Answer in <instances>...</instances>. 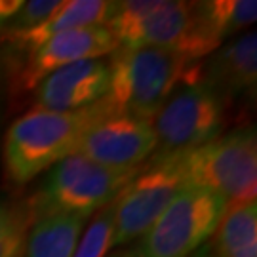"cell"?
<instances>
[{
    "mask_svg": "<svg viewBox=\"0 0 257 257\" xmlns=\"http://www.w3.org/2000/svg\"><path fill=\"white\" fill-rule=\"evenodd\" d=\"M158 147L153 122L130 114L109 112L86 130L74 155H82L107 168L130 170Z\"/></svg>",
    "mask_w": 257,
    "mask_h": 257,
    "instance_id": "cell-8",
    "label": "cell"
},
{
    "mask_svg": "<svg viewBox=\"0 0 257 257\" xmlns=\"http://www.w3.org/2000/svg\"><path fill=\"white\" fill-rule=\"evenodd\" d=\"M185 155L187 151L158 153L155 160L124 187L112 202V246L141 238L155 225L175 194L189 181Z\"/></svg>",
    "mask_w": 257,
    "mask_h": 257,
    "instance_id": "cell-6",
    "label": "cell"
},
{
    "mask_svg": "<svg viewBox=\"0 0 257 257\" xmlns=\"http://www.w3.org/2000/svg\"><path fill=\"white\" fill-rule=\"evenodd\" d=\"M112 236H114V215H112V204L105 206L99 213L93 217L88 229L80 236L73 257H105V253L112 248Z\"/></svg>",
    "mask_w": 257,
    "mask_h": 257,
    "instance_id": "cell-16",
    "label": "cell"
},
{
    "mask_svg": "<svg viewBox=\"0 0 257 257\" xmlns=\"http://www.w3.org/2000/svg\"><path fill=\"white\" fill-rule=\"evenodd\" d=\"M110 110L103 99L78 110L35 107L19 116L6 138V166L14 181L29 183L63 158L74 155L86 130Z\"/></svg>",
    "mask_w": 257,
    "mask_h": 257,
    "instance_id": "cell-1",
    "label": "cell"
},
{
    "mask_svg": "<svg viewBox=\"0 0 257 257\" xmlns=\"http://www.w3.org/2000/svg\"><path fill=\"white\" fill-rule=\"evenodd\" d=\"M109 65V90L103 101L110 112L153 122L193 63L162 48H120Z\"/></svg>",
    "mask_w": 257,
    "mask_h": 257,
    "instance_id": "cell-2",
    "label": "cell"
},
{
    "mask_svg": "<svg viewBox=\"0 0 257 257\" xmlns=\"http://www.w3.org/2000/svg\"><path fill=\"white\" fill-rule=\"evenodd\" d=\"M198 16L219 42L255 23V0H210L196 2Z\"/></svg>",
    "mask_w": 257,
    "mask_h": 257,
    "instance_id": "cell-15",
    "label": "cell"
},
{
    "mask_svg": "<svg viewBox=\"0 0 257 257\" xmlns=\"http://www.w3.org/2000/svg\"><path fill=\"white\" fill-rule=\"evenodd\" d=\"M257 37L246 33L219 48L208 63L202 82L217 95H238L255 88Z\"/></svg>",
    "mask_w": 257,
    "mask_h": 257,
    "instance_id": "cell-11",
    "label": "cell"
},
{
    "mask_svg": "<svg viewBox=\"0 0 257 257\" xmlns=\"http://www.w3.org/2000/svg\"><path fill=\"white\" fill-rule=\"evenodd\" d=\"M21 221L8 204L0 202V257H21Z\"/></svg>",
    "mask_w": 257,
    "mask_h": 257,
    "instance_id": "cell-17",
    "label": "cell"
},
{
    "mask_svg": "<svg viewBox=\"0 0 257 257\" xmlns=\"http://www.w3.org/2000/svg\"><path fill=\"white\" fill-rule=\"evenodd\" d=\"M221 257H257V204L230 206L217 227Z\"/></svg>",
    "mask_w": 257,
    "mask_h": 257,
    "instance_id": "cell-14",
    "label": "cell"
},
{
    "mask_svg": "<svg viewBox=\"0 0 257 257\" xmlns=\"http://www.w3.org/2000/svg\"><path fill=\"white\" fill-rule=\"evenodd\" d=\"M109 80L110 65L103 59H86L61 67L37 84V107L61 112L90 107L107 95Z\"/></svg>",
    "mask_w": 257,
    "mask_h": 257,
    "instance_id": "cell-10",
    "label": "cell"
},
{
    "mask_svg": "<svg viewBox=\"0 0 257 257\" xmlns=\"http://www.w3.org/2000/svg\"><path fill=\"white\" fill-rule=\"evenodd\" d=\"M227 204L191 181L141 236L138 257H191L217 230Z\"/></svg>",
    "mask_w": 257,
    "mask_h": 257,
    "instance_id": "cell-4",
    "label": "cell"
},
{
    "mask_svg": "<svg viewBox=\"0 0 257 257\" xmlns=\"http://www.w3.org/2000/svg\"><path fill=\"white\" fill-rule=\"evenodd\" d=\"M187 177L230 206L255 202L257 139L253 128L217 136L185 155Z\"/></svg>",
    "mask_w": 257,
    "mask_h": 257,
    "instance_id": "cell-3",
    "label": "cell"
},
{
    "mask_svg": "<svg viewBox=\"0 0 257 257\" xmlns=\"http://www.w3.org/2000/svg\"><path fill=\"white\" fill-rule=\"evenodd\" d=\"M118 50V42L110 35L107 25L65 31L29 54V61L21 73V84L25 88H37L44 76L61 67L86 59H101L103 55L114 54Z\"/></svg>",
    "mask_w": 257,
    "mask_h": 257,
    "instance_id": "cell-9",
    "label": "cell"
},
{
    "mask_svg": "<svg viewBox=\"0 0 257 257\" xmlns=\"http://www.w3.org/2000/svg\"><path fill=\"white\" fill-rule=\"evenodd\" d=\"M223 97L202 80L175 88L153 118L160 153L193 151L215 139L223 128Z\"/></svg>",
    "mask_w": 257,
    "mask_h": 257,
    "instance_id": "cell-7",
    "label": "cell"
},
{
    "mask_svg": "<svg viewBox=\"0 0 257 257\" xmlns=\"http://www.w3.org/2000/svg\"><path fill=\"white\" fill-rule=\"evenodd\" d=\"M193 257H221L217 251H213L211 248H206V249H198V251H194Z\"/></svg>",
    "mask_w": 257,
    "mask_h": 257,
    "instance_id": "cell-20",
    "label": "cell"
},
{
    "mask_svg": "<svg viewBox=\"0 0 257 257\" xmlns=\"http://www.w3.org/2000/svg\"><path fill=\"white\" fill-rule=\"evenodd\" d=\"M139 168H107L82 155H71L50 168L38 193L44 215L76 213L90 217L116 200Z\"/></svg>",
    "mask_w": 257,
    "mask_h": 257,
    "instance_id": "cell-5",
    "label": "cell"
},
{
    "mask_svg": "<svg viewBox=\"0 0 257 257\" xmlns=\"http://www.w3.org/2000/svg\"><path fill=\"white\" fill-rule=\"evenodd\" d=\"M86 219L76 213L42 215L29 234L27 257H73Z\"/></svg>",
    "mask_w": 257,
    "mask_h": 257,
    "instance_id": "cell-13",
    "label": "cell"
},
{
    "mask_svg": "<svg viewBox=\"0 0 257 257\" xmlns=\"http://www.w3.org/2000/svg\"><path fill=\"white\" fill-rule=\"evenodd\" d=\"M114 8L116 2L109 0H63L61 6L40 25L23 31H8L6 38H10L27 54H33L59 33L71 29L107 25L110 16L114 14Z\"/></svg>",
    "mask_w": 257,
    "mask_h": 257,
    "instance_id": "cell-12",
    "label": "cell"
},
{
    "mask_svg": "<svg viewBox=\"0 0 257 257\" xmlns=\"http://www.w3.org/2000/svg\"><path fill=\"white\" fill-rule=\"evenodd\" d=\"M61 2L63 0H29V2H23L18 16L10 21L8 31H23V29L40 25L61 6Z\"/></svg>",
    "mask_w": 257,
    "mask_h": 257,
    "instance_id": "cell-18",
    "label": "cell"
},
{
    "mask_svg": "<svg viewBox=\"0 0 257 257\" xmlns=\"http://www.w3.org/2000/svg\"><path fill=\"white\" fill-rule=\"evenodd\" d=\"M21 6H23V0H0V25L10 23L18 16Z\"/></svg>",
    "mask_w": 257,
    "mask_h": 257,
    "instance_id": "cell-19",
    "label": "cell"
}]
</instances>
